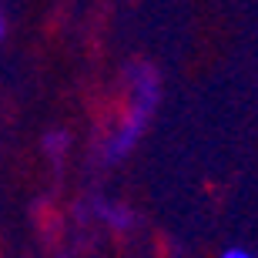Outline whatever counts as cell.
Wrapping results in <instances>:
<instances>
[{
	"label": "cell",
	"instance_id": "cell-5",
	"mask_svg": "<svg viewBox=\"0 0 258 258\" xmlns=\"http://www.w3.org/2000/svg\"><path fill=\"white\" fill-rule=\"evenodd\" d=\"M0 37H4V17H0Z\"/></svg>",
	"mask_w": 258,
	"mask_h": 258
},
{
	"label": "cell",
	"instance_id": "cell-1",
	"mask_svg": "<svg viewBox=\"0 0 258 258\" xmlns=\"http://www.w3.org/2000/svg\"><path fill=\"white\" fill-rule=\"evenodd\" d=\"M158 94H161V81L154 74L151 64H131V104H127L124 124L117 127L104 144V158L107 161H117L131 151L138 138L144 134L148 121H151L154 107H158Z\"/></svg>",
	"mask_w": 258,
	"mask_h": 258
},
{
	"label": "cell",
	"instance_id": "cell-4",
	"mask_svg": "<svg viewBox=\"0 0 258 258\" xmlns=\"http://www.w3.org/2000/svg\"><path fill=\"white\" fill-rule=\"evenodd\" d=\"M221 258H255V255L245 248H228V251H221Z\"/></svg>",
	"mask_w": 258,
	"mask_h": 258
},
{
	"label": "cell",
	"instance_id": "cell-2",
	"mask_svg": "<svg viewBox=\"0 0 258 258\" xmlns=\"http://www.w3.org/2000/svg\"><path fill=\"white\" fill-rule=\"evenodd\" d=\"M101 215H104V218L111 221V225H117L121 231H124V228H131V225H134V215H131L127 208H117V205H114V208H101Z\"/></svg>",
	"mask_w": 258,
	"mask_h": 258
},
{
	"label": "cell",
	"instance_id": "cell-3",
	"mask_svg": "<svg viewBox=\"0 0 258 258\" xmlns=\"http://www.w3.org/2000/svg\"><path fill=\"white\" fill-rule=\"evenodd\" d=\"M44 144L50 148V154H57V148H64L67 138H64V134H47V138H44Z\"/></svg>",
	"mask_w": 258,
	"mask_h": 258
}]
</instances>
